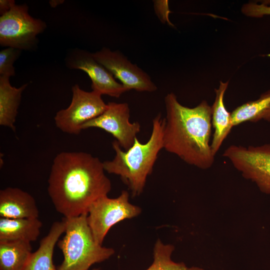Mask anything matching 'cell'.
Here are the masks:
<instances>
[{"mask_svg":"<svg viewBox=\"0 0 270 270\" xmlns=\"http://www.w3.org/2000/svg\"><path fill=\"white\" fill-rule=\"evenodd\" d=\"M104 172L103 162L90 154H58L53 160L48 188L56 211L64 218L88 214L92 204L111 190Z\"/></svg>","mask_w":270,"mask_h":270,"instance_id":"obj_1","label":"cell"},{"mask_svg":"<svg viewBox=\"0 0 270 270\" xmlns=\"http://www.w3.org/2000/svg\"><path fill=\"white\" fill-rule=\"evenodd\" d=\"M164 103V148L188 164L202 170L211 168L216 156L210 142L212 106L206 100L194 108L184 106L172 92L166 94Z\"/></svg>","mask_w":270,"mask_h":270,"instance_id":"obj_2","label":"cell"},{"mask_svg":"<svg viewBox=\"0 0 270 270\" xmlns=\"http://www.w3.org/2000/svg\"><path fill=\"white\" fill-rule=\"evenodd\" d=\"M164 118L159 114L152 120V132L148 142L142 144L136 138L132 146L124 150L114 140L112 142L116 152L114 158L103 162L105 171L120 176L132 196L142 192L146 178L152 171L160 152L164 148Z\"/></svg>","mask_w":270,"mask_h":270,"instance_id":"obj_3","label":"cell"},{"mask_svg":"<svg viewBox=\"0 0 270 270\" xmlns=\"http://www.w3.org/2000/svg\"><path fill=\"white\" fill-rule=\"evenodd\" d=\"M87 216L83 214L63 218L65 234L57 244L64 258L57 270H88L92 264L104 262L114 254L113 248L96 242Z\"/></svg>","mask_w":270,"mask_h":270,"instance_id":"obj_4","label":"cell"},{"mask_svg":"<svg viewBox=\"0 0 270 270\" xmlns=\"http://www.w3.org/2000/svg\"><path fill=\"white\" fill-rule=\"evenodd\" d=\"M26 4H16L0 17V44L21 50H33L38 46V36L46 28V23L32 16Z\"/></svg>","mask_w":270,"mask_h":270,"instance_id":"obj_5","label":"cell"},{"mask_svg":"<svg viewBox=\"0 0 270 270\" xmlns=\"http://www.w3.org/2000/svg\"><path fill=\"white\" fill-rule=\"evenodd\" d=\"M129 193L122 190L116 198L108 196H102L94 202L89 208L87 220L96 242L102 245L110 229L126 219L138 216L141 208L129 202Z\"/></svg>","mask_w":270,"mask_h":270,"instance_id":"obj_6","label":"cell"},{"mask_svg":"<svg viewBox=\"0 0 270 270\" xmlns=\"http://www.w3.org/2000/svg\"><path fill=\"white\" fill-rule=\"evenodd\" d=\"M244 178L254 182L262 192L270 194V144H232L222 154Z\"/></svg>","mask_w":270,"mask_h":270,"instance_id":"obj_7","label":"cell"},{"mask_svg":"<svg viewBox=\"0 0 270 270\" xmlns=\"http://www.w3.org/2000/svg\"><path fill=\"white\" fill-rule=\"evenodd\" d=\"M72 90L70 104L58 111L54 120L56 127L62 132L77 135L86 122L101 114L108 105L98 92H86L77 84L72 86Z\"/></svg>","mask_w":270,"mask_h":270,"instance_id":"obj_8","label":"cell"},{"mask_svg":"<svg viewBox=\"0 0 270 270\" xmlns=\"http://www.w3.org/2000/svg\"><path fill=\"white\" fill-rule=\"evenodd\" d=\"M101 114L86 122L82 128H101L110 134L120 146L126 150L134 144L140 125L138 122L130 121V110L127 103L109 102Z\"/></svg>","mask_w":270,"mask_h":270,"instance_id":"obj_9","label":"cell"},{"mask_svg":"<svg viewBox=\"0 0 270 270\" xmlns=\"http://www.w3.org/2000/svg\"><path fill=\"white\" fill-rule=\"evenodd\" d=\"M92 55L129 90L152 92L157 90L149 75L120 51L104 47Z\"/></svg>","mask_w":270,"mask_h":270,"instance_id":"obj_10","label":"cell"},{"mask_svg":"<svg viewBox=\"0 0 270 270\" xmlns=\"http://www.w3.org/2000/svg\"><path fill=\"white\" fill-rule=\"evenodd\" d=\"M67 67L80 70L86 72L92 80V90L102 95H108L118 98L129 90L86 50L74 48L70 50L66 58Z\"/></svg>","mask_w":270,"mask_h":270,"instance_id":"obj_11","label":"cell"},{"mask_svg":"<svg viewBox=\"0 0 270 270\" xmlns=\"http://www.w3.org/2000/svg\"><path fill=\"white\" fill-rule=\"evenodd\" d=\"M38 208L31 194L18 188L8 187L0 190V218H38Z\"/></svg>","mask_w":270,"mask_h":270,"instance_id":"obj_12","label":"cell"},{"mask_svg":"<svg viewBox=\"0 0 270 270\" xmlns=\"http://www.w3.org/2000/svg\"><path fill=\"white\" fill-rule=\"evenodd\" d=\"M228 82L220 81L219 86L214 90L215 98L212 106V122L214 129L211 148L214 156L233 128L231 113L226 108L224 96Z\"/></svg>","mask_w":270,"mask_h":270,"instance_id":"obj_13","label":"cell"},{"mask_svg":"<svg viewBox=\"0 0 270 270\" xmlns=\"http://www.w3.org/2000/svg\"><path fill=\"white\" fill-rule=\"evenodd\" d=\"M64 222H54L48 233L42 238L38 250L32 252L24 270H57L53 263L54 246L64 233Z\"/></svg>","mask_w":270,"mask_h":270,"instance_id":"obj_14","label":"cell"},{"mask_svg":"<svg viewBox=\"0 0 270 270\" xmlns=\"http://www.w3.org/2000/svg\"><path fill=\"white\" fill-rule=\"evenodd\" d=\"M42 225L38 218H0V241L37 240Z\"/></svg>","mask_w":270,"mask_h":270,"instance_id":"obj_15","label":"cell"},{"mask_svg":"<svg viewBox=\"0 0 270 270\" xmlns=\"http://www.w3.org/2000/svg\"><path fill=\"white\" fill-rule=\"evenodd\" d=\"M10 78L0 76V125L15 131L14 123L22 93L28 84L17 88L11 85Z\"/></svg>","mask_w":270,"mask_h":270,"instance_id":"obj_16","label":"cell"},{"mask_svg":"<svg viewBox=\"0 0 270 270\" xmlns=\"http://www.w3.org/2000/svg\"><path fill=\"white\" fill-rule=\"evenodd\" d=\"M231 116L233 127L246 122L264 120L270 122V90L261 94L257 100L238 106L231 112Z\"/></svg>","mask_w":270,"mask_h":270,"instance_id":"obj_17","label":"cell"},{"mask_svg":"<svg viewBox=\"0 0 270 270\" xmlns=\"http://www.w3.org/2000/svg\"><path fill=\"white\" fill-rule=\"evenodd\" d=\"M32 250L30 242L0 241V270H24Z\"/></svg>","mask_w":270,"mask_h":270,"instance_id":"obj_18","label":"cell"},{"mask_svg":"<svg viewBox=\"0 0 270 270\" xmlns=\"http://www.w3.org/2000/svg\"><path fill=\"white\" fill-rule=\"evenodd\" d=\"M174 247L164 244L158 239L154 244L152 264L146 270H204L196 266L188 267L184 262H176L172 259Z\"/></svg>","mask_w":270,"mask_h":270,"instance_id":"obj_19","label":"cell"},{"mask_svg":"<svg viewBox=\"0 0 270 270\" xmlns=\"http://www.w3.org/2000/svg\"><path fill=\"white\" fill-rule=\"evenodd\" d=\"M21 50L8 47L0 52V76L10 78L15 76L14 64L18 58Z\"/></svg>","mask_w":270,"mask_h":270,"instance_id":"obj_20","label":"cell"},{"mask_svg":"<svg viewBox=\"0 0 270 270\" xmlns=\"http://www.w3.org/2000/svg\"><path fill=\"white\" fill-rule=\"evenodd\" d=\"M261 2L260 4L252 2L244 4L241 9L242 12L248 16L256 18L270 15V0Z\"/></svg>","mask_w":270,"mask_h":270,"instance_id":"obj_21","label":"cell"},{"mask_svg":"<svg viewBox=\"0 0 270 270\" xmlns=\"http://www.w3.org/2000/svg\"><path fill=\"white\" fill-rule=\"evenodd\" d=\"M16 4L14 0H0V16L10 10Z\"/></svg>","mask_w":270,"mask_h":270,"instance_id":"obj_22","label":"cell"},{"mask_svg":"<svg viewBox=\"0 0 270 270\" xmlns=\"http://www.w3.org/2000/svg\"><path fill=\"white\" fill-rule=\"evenodd\" d=\"M63 1L62 0H50V4L52 7H56V6L62 4Z\"/></svg>","mask_w":270,"mask_h":270,"instance_id":"obj_23","label":"cell"},{"mask_svg":"<svg viewBox=\"0 0 270 270\" xmlns=\"http://www.w3.org/2000/svg\"><path fill=\"white\" fill-rule=\"evenodd\" d=\"M92 270H99L98 269H93Z\"/></svg>","mask_w":270,"mask_h":270,"instance_id":"obj_24","label":"cell"}]
</instances>
